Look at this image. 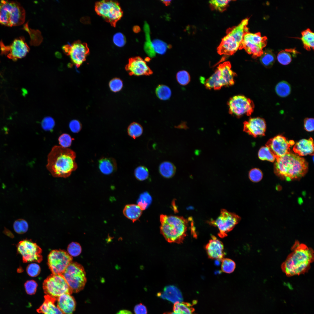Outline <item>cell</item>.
<instances>
[{
    "label": "cell",
    "instance_id": "obj_1",
    "mask_svg": "<svg viewBox=\"0 0 314 314\" xmlns=\"http://www.w3.org/2000/svg\"><path fill=\"white\" fill-rule=\"evenodd\" d=\"M291 252L281 265L282 271L288 277L307 272L314 260V251L306 245L296 240Z\"/></svg>",
    "mask_w": 314,
    "mask_h": 314
},
{
    "label": "cell",
    "instance_id": "obj_2",
    "mask_svg": "<svg viewBox=\"0 0 314 314\" xmlns=\"http://www.w3.org/2000/svg\"><path fill=\"white\" fill-rule=\"evenodd\" d=\"M76 157L72 149L55 146L48 155L47 168L54 177L66 178L77 168Z\"/></svg>",
    "mask_w": 314,
    "mask_h": 314
},
{
    "label": "cell",
    "instance_id": "obj_3",
    "mask_svg": "<svg viewBox=\"0 0 314 314\" xmlns=\"http://www.w3.org/2000/svg\"><path fill=\"white\" fill-rule=\"evenodd\" d=\"M308 163L300 156L290 152L276 159L275 173L287 181L299 179L307 173Z\"/></svg>",
    "mask_w": 314,
    "mask_h": 314
},
{
    "label": "cell",
    "instance_id": "obj_4",
    "mask_svg": "<svg viewBox=\"0 0 314 314\" xmlns=\"http://www.w3.org/2000/svg\"><path fill=\"white\" fill-rule=\"evenodd\" d=\"M161 233L168 242H181L186 235L188 222L183 217L161 215Z\"/></svg>",
    "mask_w": 314,
    "mask_h": 314
},
{
    "label": "cell",
    "instance_id": "obj_5",
    "mask_svg": "<svg viewBox=\"0 0 314 314\" xmlns=\"http://www.w3.org/2000/svg\"><path fill=\"white\" fill-rule=\"evenodd\" d=\"M25 11L16 1L2 0L0 2V24L8 26H19L25 22Z\"/></svg>",
    "mask_w": 314,
    "mask_h": 314
},
{
    "label": "cell",
    "instance_id": "obj_6",
    "mask_svg": "<svg viewBox=\"0 0 314 314\" xmlns=\"http://www.w3.org/2000/svg\"><path fill=\"white\" fill-rule=\"evenodd\" d=\"M235 73L231 69L230 62L226 61L220 64L214 73L205 81L204 84L208 89L219 90L223 86H229L234 83Z\"/></svg>",
    "mask_w": 314,
    "mask_h": 314
},
{
    "label": "cell",
    "instance_id": "obj_7",
    "mask_svg": "<svg viewBox=\"0 0 314 314\" xmlns=\"http://www.w3.org/2000/svg\"><path fill=\"white\" fill-rule=\"evenodd\" d=\"M62 275L73 293L78 292L83 289L87 279L85 270L81 265L72 262Z\"/></svg>",
    "mask_w": 314,
    "mask_h": 314
},
{
    "label": "cell",
    "instance_id": "obj_8",
    "mask_svg": "<svg viewBox=\"0 0 314 314\" xmlns=\"http://www.w3.org/2000/svg\"><path fill=\"white\" fill-rule=\"evenodd\" d=\"M43 288L46 295L57 298L64 294L73 293L62 274H52L44 280Z\"/></svg>",
    "mask_w": 314,
    "mask_h": 314
},
{
    "label": "cell",
    "instance_id": "obj_9",
    "mask_svg": "<svg viewBox=\"0 0 314 314\" xmlns=\"http://www.w3.org/2000/svg\"><path fill=\"white\" fill-rule=\"evenodd\" d=\"M95 10L98 15L114 26L123 14L119 4L111 0H102L96 3Z\"/></svg>",
    "mask_w": 314,
    "mask_h": 314
},
{
    "label": "cell",
    "instance_id": "obj_10",
    "mask_svg": "<svg viewBox=\"0 0 314 314\" xmlns=\"http://www.w3.org/2000/svg\"><path fill=\"white\" fill-rule=\"evenodd\" d=\"M267 39L260 33L247 32L244 34L239 49H244L249 54L254 57L260 56L266 46Z\"/></svg>",
    "mask_w": 314,
    "mask_h": 314
},
{
    "label": "cell",
    "instance_id": "obj_11",
    "mask_svg": "<svg viewBox=\"0 0 314 314\" xmlns=\"http://www.w3.org/2000/svg\"><path fill=\"white\" fill-rule=\"evenodd\" d=\"M240 220V217L236 214L222 209L217 218L215 220L210 221L208 223L217 227L219 231L218 236L223 238L227 236V233L233 229Z\"/></svg>",
    "mask_w": 314,
    "mask_h": 314
},
{
    "label": "cell",
    "instance_id": "obj_12",
    "mask_svg": "<svg viewBox=\"0 0 314 314\" xmlns=\"http://www.w3.org/2000/svg\"><path fill=\"white\" fill-rule=\"evenodd\" d=\"M72 260V257L66 251L55 249L49 253L47 264L52 274H62Z\"/></svg>",
    "mask_w": 314,
    "mask_h": 314
},
{
    "label": "cell",
    "instance_id": "obj_13",
    "mask_svg": "<svg viewBox=\"0 0 314 314\" xmlns=\"http://www.w3.org/2000/svg\"><path fill=\"white\" fill-rule=\"evenodd\" d=\"M17 251L21 255L24 263L41 262L42 260V250L35 243L30 240L25 239L17 245Z\"/></svg>",
    "mask_w": 314,
    "mask_h": 314
},
{
    "label": "cell",
    "instance_id": "obj_14",
    "mask_svg": "<svg viewBox=\"0 0 314 314\" xmlns=\"http://www.w3.org/2000/svg\"><path fill=\"white\" fill-rule=\"evenodd\" d=\"M0 47L1 54L14 61L24 57L30 50L23 37L16 38L9 45H5L2 41H0Z\"/></svg>",
    "mask_w": 314,
    "mask_h": 314
},
{
    "label": "cell",
    "instance_id": "obj_15",
    "mask_svg": "<svg viewBox=\"0 0 314 314\" xmlns=\"http://www.w3.org/2000/svg\"><path fill=\"white\" fill-rule=\"evenodd\" d=\"M230 114L240 117L244 115H250L254 111V102L244 96L238 95L230 98L228 102Z\"/></svg>",
    "mask_w": 314,
    "mask_h": 314
},
{
    "label": "cell",
    "instance_id": "obj_16",
    "mask_svg": "<svg viewBox=\"0 0 314 314\" xmlns=\"http://www.w3.org/2000/svg\"><path fill=\"white\" fill-rule=\"evenodd\" d=\"M62 49L66 55L69 56L72 63L77 67L85 60L89 53L87 44L79 40L64 45Z\"/></svg>",
    "mask_w": 314,
    "mask_h": 314
},
{
    "label": "cell",
    "instance_id": "obj_17",
    "mask_svg": "<svg viewBox=\"0 0 314 314\" xmlns=\"http://www.w3.org/2000/svg\"><path fill=\"white\" fill-rule=\"evenodd\" d=\"M294 144L293 140L288 141L284 137L278 135L269 140L266 145L276 159L290 153V147Z\"/></svg>",
    "mask_w": 314,
    "mask_h": 314
},
{
    "label": "cell",
    "instance_id": "obj_18",
    "mask_svg": "<svg viewBox=\"0 0 314 314\" xmlns=\"http://www.w3.org/2000/svg\"><path fill=\"white\" fill-rule=\"evenodd\" d=\"M125 69L131 76H149L153 73L146 62L139 57L130 58Z\"/></svg>",
    "mask_w": 314,
    "mask_h": 314
},
{
    "label": "cell",
    "instance_id": "obj_19",
    "mask_svg": "<svg viewBox=\"0 0 314 314\" xmlns=\"http://www.w3.org/2000/svg\"><path fill=\"white\" fill-rule=\"evenodd\" d=\"M243 130L254 137L265 135L266 124L265 120L260 117L251 118L243 123Z\"/></svg>",
    "mask_w": 314,
    "mask_h": 314
},
{
    "label": "cell",
    "instance_id": "obj_20",
    "mask_svg": "<svg viewBox=\"0 0 314 314\" xmlns=\"http://www.w3.org/2000/svg\"><path fill=\"white\" fill-rule=\"evenodd\" d=\"M205 249L209 258L221 261L225 255L223 243L215 236L211 238L205 246Z\"/></svg>",
    "mask_w": 314,
    "mask_h": 314
},
{
    "label": "cell",
    "instance_id": "obj_21",
    "mask_svg": "<svg viewBox=\"0 0 314 314\" xmlns=\"http://www.w3.org/2000/svg\"><path fill=\"white\" fill-rule=\"evenodd\" d=\"M57 306L64 314H72L75 310L76 301L69 294L63 295L57 298Z\"/></svg>",
    "mask_w": 314,
    "mask_h": 314
},
{
    "label": "cell",
    "instance_id": "obj_22",
    "mask_svg": "<svg viewBox=\"0 0 314 314\" xmlns=\"http://www.w3.org/2000/svg\"><path fill=\"white\" fill-rule=\"evenodd\" d=\"M157 295L163 299L167 300L174 303L182 302L183 299L181 292L176 286L169 285L165 287L162 292Z\"/></svg>",
    "mask_w": 314,
    "mask_h": 314
},
{
    "label": "cell",
    "instance_id": "obj_23",
    "mask_svg": "<svg viewBox=\"0 0 314 314\" xmlns=\"http://www.w3.org/2000/svg\"><path fill=\"white\" fill-rule=\"evenodd\" d=\"M57 299L48 295L44 296V301L37 311L43 314H64L55 304Z\"/></svg>",
    "mask_w": 314,
    "mask_h": 314
},
{
    "label": "cell",
    "instance_id": "obj_24",
    "mask_svg": "<svg viewBox=\"0 0 314 314\" xmlns=\"http://www.w3.org/2000/svg\"><path fill=\"white\" fill-rule=\"evenodd\" d=\"M248 21V18L243 19L237 26L229 28L226 31V34L232 37L237 42L240 44L244 34L248 32V29L247 27Z\"/></svg>",
    "mask_w": 314,
    "mask_h": 314
},
{
    "label": "cell",
    "instance_id": "obj_25",
    "mask_svg": "<svg viewBox=\"0 0 314 314\" xmlns=\"http://www.w3.org/2000/svg\"><path fill=\"white\" fill-rule=\"evenodd\" d=\"M293 150L299 156L313 155L314 143L312 138H310L308 139H303L299 140L294 146Z\"/></svg>",
    "mask_w": 314,
    "mask_h": 314
},
{
    "label": "cell",
    "instance_id": "obj_26",
    "mask_svg": "<svg viewBox=\"0 0 314 314\" xmlns=\"http://www.w3.org/2000/svg\"><path fill=\"white\" fill-rule=\"evenodd\" d=\"M98 166L100 171L106 175L110 174L117 170V164L115 160L112 158H104L98 161Z\"/></svg>",
    "mask_w": 314,
    "mask_h": 314
},
{
    "label": "cell",
    "instance_id": "obj_27",
    "mask_svg": "<svg viewBox=\"0 0 314 314\" xmlns=\"http://www.w3.org/2000/svg\"><path fill=\"white\" fill-rule=\"evenodd\" d=\"M142 213V210L140 208L138 205L134 204L126 205L123 210L124 215L133 222L139 219Z\"/></svg>",
    "mask_w": 314,
    "mask_h": 314
},
{
    "label": "cell",
    "instance_id": "obj_28",
    "mask_svg": "<svg viewBox=\"0 0 314 314\" xmlns=\"http://www.w3.org/2000/svg\"><path fill=\"white\" fill-rule=\"evenodd\" d=\"M176 170V167L174 165L169 161L163 162L159 167V171L160 174L166 178H171L174 176Z\"/></svg>",
    "mask_w": 314,
    "mask_h": 314
},
{
    "label": "cell",
    "instance_id": "obj_29",
    "mask_svg": "<svg viewBox=\"0 0 314 314\" xmlns=\"http://www.w3.org/2000/svg\"><path fill=\"white\" fill-rule=\"evenodd\" d=\"M260 61L262 64L267 68L271 67L275 62V56L272 51L270 49L263 50L261 55Z\"/></svg>",
    "mask_w": 314,
    "mask_h": 314
},
{
    "label": "cell",
    "instance_id": "obj_30",
    "mask_svg": "<svg viewBox=\"0 0 314 314\" xmlns=\"http://www.w3.org/2000/svg\"><path fill=\"white\" fill-rule=\"evenodd\" d=\"M301 40L306 49L309 50L314 49V34L309 29L302 32Z\"/></svg>",
    "mask_w": 314,
    "mask_h": 314
},
{
    "label": "cell",
    "instance_id": "obj_31",
    "mask_svg": "<svg viewBox=\"0 0 314 314\" xmlns=\"http://www.w3.org/2000/svg\"><path fill=\"white\" fill-rule=\"evenodd\" d=\"M275 92L279 96L284 97L290 94L291 92V88L287 82L282 81L279 82L276 86Z\"/></svg>",
    "mask_w": 314,
    "mask_h": 314
},
{
    "label": "cell",
    "instance_id": "obj_32",
    "mask_svg": "<svg viewBox=\"0 0 314 314\" xmlns=\"http://www.w3.org/2000/svg\"><path fill=\"white\" fill-rule=\"evenodd\" d=\"M143 130V127L140 124L134 122L128 126L127 133L129 136L135 139L142 135Z\"/></svg>",
    "mask_w": 314,
    "mask_h": 314
},
{
    "label": "cell",
    "instance_id": "obj_33",
    "mask_svg": "<svg viewBox=\"0 0 314 314\" xmlns=\"http://www.w3.org/2000/svg\"><path fill=\"white\" fill-rule=\"evenodd\" d=\"M292 53H295L293 50H286L279 52L277 54V59L278 62L283 65H287L291 62Z\"/></svg>",
    "mask_w": 314,
    "mask_h": 314
},
{
    "label": "cell",
    "instance_id": "obj_34",
    "mask_svg": "<svg viewBox=\"0 0 314 314\" xmlns=\"http://www.w3.org/2000/svg\"><path fill=\"white\" fill-rule=\"evenodd\" d=\"M156 94L160 99L166 100L170 97L172 92L170 88L167 86L162 84L159 85L156 89Z\"/></svg>",
    "mask_w": 314,
    "mask_h": 314
},
{
    "label": "cell",
    "instance_id": "obj_35",
    "mask_svg": "<svg viewBox=\"0 0 314 314\" xmlns=\"http://www.w3.org/2000/svg\"><path fill=\"white\" fill-rule=\"evenodd\" d=\"M24 29L28 32L31 38V43L34 45H38L41 42L42 40L41 33L39 31H35L29 28L28 22L24 25Z\"/></svg>",
    "mask_w": 314,
    "mask_h": 314
},
{
    "label": "cell",
    "instance_id": "obj_36",
    "mask_svg": "<svg viewBox=\"0 0 314 314\" xmlns=\"http://www.w3.org/2000/svg\"><path fill=\"white\" fill-rule=\"evenodd\" d=\"M152 201L151 196L147 192L141 194L137 201L138 205L142 210L147 208L151 204Z\"/></svg>",
    "mask_w": 314,
    "mask_h": 314
},
{
    "label": "cell",
    "instance_id": "obj_37",
    "mask_svg": "<svg viewBox=\"0 0 314 314\" xmlns=\"http://www.w3.org/2000/svg\"><path fill=\"white\" fill-rule=\"evenodd\" d=\"M231 1L226 0H213L209 1V3L212 9L220 12H223L226 10L229 3Z\"/></svg>",
    "mask_w": 314,
    "mask_h": 314
},
{
    "label": "cell",
    "instance_id": "obj_38",
    "mask_svg": "<svg viewBox=\"0 0 314 314\" xmlns=\"http://www.w3.org/2000/svg\"><path fill=\"white\" fill-rule=\"evenodd\" d=\"M258 157L262 160H266L273 162L275 158L267 146L263 147L259 149L258 152Z\"/></svg>",
    "mask_w": 314,
    "mask_h": 314
},
{
    "label": "cell",
    "instance_id": "obj_39",
    "mask_svg": "<svg viewBox=\"0 0 314 314\" xmlns=\"http://www.w3.org/2000/svg\"><path fill=\"white\" fill-rule=\"evenodd\" d=\"M221 261V270L223 272L230 273L234 271L236 265L233 261L229 258H224Z\"/></svg>",
    "mask_w": 314,
    "mask_h": 314
},
{
    "label": "cell",
    "instance_id": "obj_40",
    "mask_svg": "<svg viewBox=\"0 0 314 314\" xmlns=\"http://www.w3.org/2000/svg\"><path fill=\"white\" fill-rule=\"evenodd\" d=\"M135 178L140 181H143L147 179L149 176L148 169L144 166H139L137 167L134 171Z\"/></svg>",
    "mask_w": 314,
    "mask_h": 314
},
{
    "label": "cell",
    "instance_id": "obj_41",
    "mask_svg": "<svg viewBox=\"0 0 314 314\" xmlns=\"http://www.w3.org/2000/svg\"><path fill=\"white\" fill-rule=\"evenodd\" d=\"M178 82L182 85H185L190 82V76L188 72L182 70L178 72L176 76Z\"/></svg>",
    "mask_w": 314,
    "mask_h": 314
},
{
    "label": "cell",
    "instance_id": "obj_42",
    "mask_svg": "<svg viewBox=\"0 0 314 314\" xmlns=\"http://www.w3.org/2000/svg\"><path fill=\"white\" fill-rule=\"evenodd\" d=\"M152 45L155 52L160 54L165 53L168 47L165 42L159 40H154Z\"/></svg>",
    "mask_w": 314,
    "mask_h": 314
},
{
    "label": "cell",
    "instance_id": "obj_43",
    "mask_svg": "<svg viewBox=\"0 0 314 314\" xmlns=\"http://www.w3.org/2000/svg\"><path fill=\"white\" fill-rule=\"evenodd\" d=\"M67 250L68 253L72 256H77L81 253L82 248L78 243L73 242L68 245Z\"/></svg>",
    "mask_w": 314,
    "mask_h": 314
},
{
    "label": "cell",
    "instance_id": "obj_44",
    "mask_svg": "<svg viewBox=\"0 0 314 314\" xmlns=\"http://www.w3.org/2000/svg\"><path fill=\"white\" fill-rule=\"evenodd\" d=\"M249 177L250 180L254 182H258L260 181L263 177L262 172L259 169L254 168L249 172Z\"/></svg>",
    "mask_w": 314,
    "mask_h": 314
},
{
    "label": "cell",
    "instance_id": "obj_45",
    "mask_svg": "<svg viewBox=\"0 0 314 314\" xmlns=\"http://www.w3.org/2000/svg\"><path fill=\"white\" fill-rule=\"evenodd\" d=\"M13 228L17 233L22 234L25 233L27 225L25 222L20 219L15 221L13 224Z\"/></svg>",
    "mask_w": 314,
    "mask_h": 314
},
{
    "label": "cell",
    "instance_id": "obj_46",
    "mask_svg": "<svg viewBox=\"0 0 314 314\" xmlns=\"http://www.w3.org/2000/svg\"><path fill=\"white\" fill-rule=\"evenodd\" d=\"M72 140L71 136L67 133L63 134L58 139L60 146L65 148H67L71 146Z\"/></svg>",
    "mask_w": 314,
    "mask_h": 314
},
{
    "label": "cell",
    "instance_id": "obj_47",
    "mask_svg": "<svg viewBox=\"0 0 314 314\" xmlns=\"http://www.w3.org/2000/svg\"><path fill=\"white\" fill-rule=\"evenodd\" d=\"M26 272L31 277H36L40 272L39 265L36 263H31L28 265L26 268Z\"/></svg>",
    "mask_w": 314,
    "mask_h": 314
},
{
    "label": "cell",
    "instance_id": "obj_48",
    "mask_svg": "<svg viewBox=\"0 0 314 314\" xmlns=\"http://www.w3.org/2000/svg\"><path fill=\"white\" fill-rule=\"evenodd\" d=\"M37 286V283L33 280L27 281L24 284L26 291L29 295H33L35 293Z\"/></svg>",
    "mask_w": 314,
    "mask_h": 314
},
{
    "label": "cell",
    "instance_id": "obj_49",
    "mask_svg": "<svg viewBox=\"0 0 314 314\" xmlns=\"http://www.w3.org/2000/svg\"><path fill=\"white\" fill-rule=\"evenodd\" d=\"M123 85L122 81L118 78L113 79L109 83V86L110 90L114 92L120 91L122 89Z\"/></svg>",
    "mask_w": 314,
    "mask_h": 314
},
{
    "label": "cell",
    "instance_id": "obj_50",
    "mask_svg": "<svg viewBox=\"0 0 314 314\" xmlns=\"http://www.w3.org/2000/svg\"><path fill=\"white\" fill-rule=\"evenodd\" d=\"M55 125L54 119L51 117L48 116L44 117L41 122L42 128L45 130L51 131Z\"/></svg>",
    "mask_w": 314,
    "mask_h": 314
},
{
    "label": "cell",
    "instance_id": "obj_51",
    "mask_svg": "<svg viewBox=\"0 0 314 314\" xmlns=\"http://www.w3.org/2000/svg\"><path fill=\"white\" fill-rule=\"evenodd\" d=\"M113 41L114 44L119 47L123 46L126 43L125 38L121 33H117L114 35Z\"/></svg>",
    "mask_w": 314,
    "mask_h": 314
},
{
    "label": "cell",
    "instance_id": "obj_52",
    "mask_svg": "<svg viewBox=\"0 0 314 314\" xmlns=\"http://www.w3.org/2000/svg\"><path fill=\"white\" fill-rule=\"evenodd\" d=\"M147 41L144 45V49L147 53L151 57H153L155 55V52L152 45V42L150 41L149 35H146Z\"/></svg>",
    "mask_w": 314,
    "mask_h": 314
},
{
    "label": "cell",
    "instance_id": "obj_53",
    "mask_svg": "<svg viewBox=\"0 0 314 314\" xmlns=\"http://www.w3.org/2000/svg\"><path fill=\"white\" fill-rule=\"evenodd\" d=\"M69 126L71 131L74 133H78L82 128V125L81 123L78 120L76 119L71 121L69 122Z\"/></svg>",
    "mask_w": 314,
    "mask_h": 314
},
{
    "label": "cell",
    "instance_id": "obj_54",
    "mask_svg": "<svg viewBox=\"0 0 314 314\" xmlns=\"http://www.w3.org/2000/svg\"><path fill=\"white\" fill-rule=\"evenodd\" d=\"M314 119L306 118L304 120V129L306 131L311 132L314 130Z\"/></svg>",
    "mask_w": 314,
    "mask_h": 314
},
{
    "label": "cell",
    "instance_id": "obj_55",
    "mask_svg": "<svg viewBox=\"0 0 314 314\" xmlns=\"http://www.w3.org/2000/svg\"><path fill=\"white\" fill-rule=\"evenodd\" d=\"M134 311L135 314H147V312L146 307L142 303L136 305Z\"/></svg>",
    "mask_w": 314,
    "mask_h": 314
},
{
    "label": "cell",
    "instance_id": "obj_56",
    "mask_svg": "<svg viewBox=\"0 0 314 314\" xmlns=\"http://www.w3.org/2000/svg\"><path fill=\"white\" fill-rule=\"evenodd\" d=\"M163 314H194V313H190L185 311L181 310H176L173 311L172 312H167Z\"/></svg>",
    "mask_w": 314,
    "mask_h": 314
},
{
    "label": "cell",
    "instance_id": "obj_57",
    "mask_svg": "<svg viewBox=\"0 0 314 314\" xmlns=\"http://www.w3.org/2000/svg\"><path fill=\"white\" fill-rule=\"evenodd\" d=\"M116 314H133L130 311L126 310H122L119 311Z\"/></svg>",
    "mask_w": 314,
    "mask_h": 314
},
{
    "label": "cell",
    "instance_id": "obj_58",
    "mask_svg": "<svg viewBox=\"0 0 314 314\" xmlns=\"http://www.w3.org/2000/svg\"><path fill=\"white\" fill-rule=\"evenodd\" d=\"M163 3H164L166 5H167L169 4L171 1L170 0H163L162 1Z\"/></svg>",
    "mask_w": 314,
    "mask_h": 314
}]
</instances>
